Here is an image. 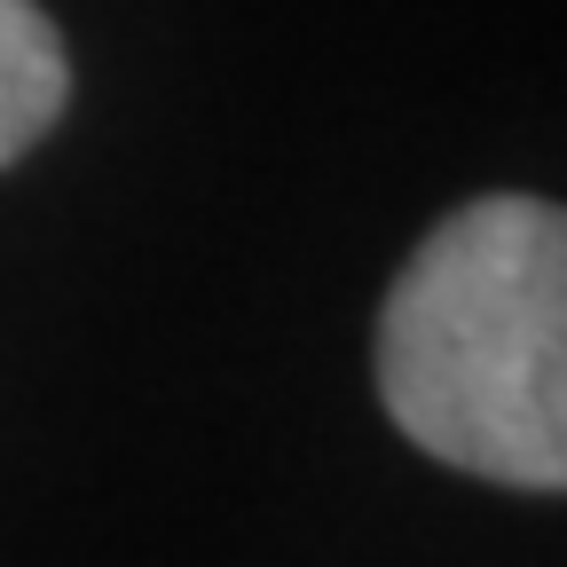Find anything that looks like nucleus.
<instances>
[{"mask_svg": "<svg viewBox=\"0 0 567 567\" xmlns=\"http://www.w3.org/2000/svg\"><path fill=\"white\" fill-rule=\"evenodd\" d=\"M71 103V55L40 0H0V174L32 158Z\"/></svg>", "mask_w": 567, "mask_h": 567, "instance_id": "f03ea898", "label": "nucleus"}, {"mask_svg": "<svg viewBox=\"0 0 567 567\" xmlns=\"http://www.w3.org/2000/svg\"><path fill=\"white\" fill-rule=\"evenodd\" d=\"M394 434L496 488H567V205L473 197L379 308Z\"/></svg>", "mask_w": 567, "mask_h": 567, "instance_id": "f257e3e1", "label": "nucleus"}]
</instances>
